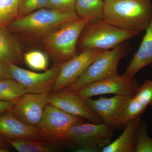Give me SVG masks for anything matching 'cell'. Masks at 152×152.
<instances>
[{"label":"cell","instance_id":"6da1fadb","mask_svg":"<svg viewBox=\"0 0 152 152\" xmlns=\"http://www.w3.org/2000/svg\"><path fill=\"white\" fill-rule=\"evenodd\" d=\"M152 18L150 0H105L103 19L117 28L141 32Z\"/></svg>","mask_w":152,"mask_h":152},{"label":"cell","instance_id":"7a4b0ae2","mask_svg":"<svg viewBox=\"0 0 152 152\" xmlns=\"http://www.w3.org/2000/svg\"><path fill=\"white\" fill-rule=\"evenodd\" d=\"M140 33L122 29L101 19L87 24L82 31L77 45L81 51L87 49L108 50L134 37Z\"/></svg>","mask_w":152,"mask_h":152},{"label":"cell","instance_id":"3957f363","mask_svg":"<svg viewBox=\"0 0 152 152\" xmlns=\"http://www.w3.org/2000/svg\"><path fill=\"white\" fill-rule=\"evenodd\" d=\"M80 19L76 12H64L42 8L18 17L9 24L20 32L45 36L69 23Z\"/></svg>","mask_w":152,"mask_h":152},{"label":"cell","instance_id":"277c9868","mask_svg":"<svg viewBox=\"0 0 152 152\" xmlns=\"http://www.w3.org/2000/svg\"><path fill=\"white\" fill-rule=\"evenodd\" d=\"M130 50L129 44L125 42L115 48L104 51L79 77L64 89L76 92L92 83L118 75L119 63Z\"/></svg>","mask_w":152,"mask_h":152},{"label":"cell","instance_id":"5b68a950","mask_svg":"<svg viewBox=\"0 0 152 152\" xmlns=\"http://www.w3.org/2000/svg\"><path fill=\"white\" fill-rule=\"evenodd\" d=\"M89 19L80 18L44 36V41L55 60L62 64L76 56L78 41Z\"/></svg>","mask_w":152,"mask_h":152},{"label":"cell","instance_id":"8992f818","mask_svg":"<svg viewBox=\"0 0 152 152\" xmlns=\"http://www.w3.org/2000/svg\"><path fill=\"white\" fill-rule=\"evenodd\" d=\"M7 65L12 78L19 82L28 93L50 94L59 73L61 64L40 73L25 69L14 64Z\"/></svg>","mask_w":152,"mask_h":152},{"label":"cell","instance_id":"52a82bcc","mask_svg":"<svg viewBox=\"0 0 152 152\" xmlns=\"http://www.w3.org/2000/svg\"><path fill=\"white\" fill-rule=\"evenodd\" d=\"M139 87L136 79L126 75L113 76L92 83L76 92L83 99L104 94L134 96Z\"/></svg>","mask_w":152,"mask_h":152},{"label":"cell","instance_id":"ba28073f","mask_svg":"<svg viewBox=\"0 0 152 152\" xmlns=\"http://www.w3.org/2000/svg\"><path fill=\"white\" fill-rule=\"evenodd\" d=\"M85 122L83 118L71 115L48 104L37 126L45 138L54 141L68 129Z\"/></svg>","mask_w":152,"mask_h":152},{"label":"cell","instance_id":"9c48e42d","mask_svg":"<svg viewBox=\"0 0 152 152\" xmlns=\"http://www.w3.org/2000/svg\"><path fill=\"white\" fill-rule=\"evenodd\" d=\"M104 51L96 49L84 50L61 64L52 93L64 89L71 85Z\"/></svg>","mask_w":152,"mask_h":152},{"label":"cell","instance_id":"30bf717a","mask_svg":"<svg viewBox=\"0 0 152 152\" xmlns=\"http://www.w3.org/2000/svg\"><path fill=\"white\" fill-rule=\"evenodd\" d=\"M48 104L54 106L64 111L74 115L83 118L94 124L102 123L100 118L93 111L77 92L65 89L50 93Z\"/></svg>","mask_w":152,"mask_h":152},{"label":"cell","instance_id":"8fae6325","mask_svg":"<svg viewBox=\"0 0 152 152\" xmlns=\"http://www.w3.org/2000/svg\"><path fill=\"white\" fill-rule=\"evenodd\" d=\"M49 94L26 93L15 102L10 112L25 124L37 126L48 104Z\"/></svg>","mask_w":152,"mask_h":152},{"label":"cell","instance_id":"7c38bea8","mask_svg":"<svg viewBox=\"0 0 152 152\" xmlns=\"http://www.w3.org/2000/svg\"><path fill=\"white\" fill-rule=\"evenodd\" d=\"M113 136L112 128L105 123H85L68 129L54 141L69 144L76 147L95 139H111Z\"/></svg>","mask_w":152,"mask_h":152},{"label":"cell","instance_id":"4fadbf2b","mask_svg":"<svg viewBox=\"0 0 152 152\" xmlns=\"http://www.w3.org/2000/svg\"><path fill=\"white\" fill-rule=\"evenodd\" d=\"M133 96L115 95L111 98L101 97L86 100L87 104L103 122L113 128L114 123Z\"/></svg>","mask_w":152,"mask_h":152},{"label":"cell","instance_id":"5bb4252c","mask_svg":"<svg viewBox=\"0 0 152 152\" xmlns=\"http://www.w3.org/2000/svg\"><path fill=\"white\" fill-rule=\"evenodd\" d=\"M0 135L7 140L25 139L48 140L42 135L37 126L25 124L10 111L0 115Z\"/></svg>","mask_w":152,"mask_h":152},{"label":"cell","instance_id":"9a60e30c","mask_svg":"<svg viewBox=\"0 0 152 152\" xmlns=\"http://www.w3.org/2000/svg\"><path fill=\"white\" fill-rule=\"evenodd\" d=\"M137 50L128 66L124 75L132 77L142 69L152 64V18Z\"/></svg>","mask_w":152,"mask_h":152},{"label":"cell","instance_id":"2e32d148","mask_svg":"<svg viewBox=\"0 0 152 152\" xmlns=\"http://www.w3.org/2000/svg\"><path fill=\"white\" fill-rule=\"evenodd\" d=\"M142 116L132 120L126 125L122 134L104 147L102 152H135L137 128L141 121Z\"/></svg>","mask_w":152,"mask_h":152},{"label":"cell","instance_id":"e0dca14e","mask_svg":"<svg viewBox=\"0 0 152 152\" xmlns=\"http://www.w3.org/2000/svg\"><path fill=\"white\" fill-rule=\"evenodd\" d=\"M22 60L21 49L18 41L3 25L0 24V61L17 65Z\"/></svg>","mask_w":152,"mask_h":152},{"label":"cell","instance_id":"ac0fdd59","mask_svg":"<svg viewBox=\"0 0 152 152\" xmlns=\"http://www.w3.org/2000/svg\"><path fill=\"white\" fill-rule=\"evenodd\" d=\"M8 143L19 152H52L60 150V142L38 141L25 139L7 140Z\"/></svg>","mask_w":152,"mask_h":152},{"label":"cell","instance_id":"d6986e66","mask_svg":"<svg viewBox=\"0 0 152 152\" xmlns=\"http://www.w3.org/2000/svg\"><path fill=\"white\" fill-rule=\"evenodd\" d=\"M104 6L103 0H76L75 9L80 18L93 21L103 19Z\"/></svg>","mask_w":152,"mask_h":152},{"label":"cell","instance_id":"ffe728a7","mask_svg":"<svg viewBox=\"0 0 152 152\" xmlns=\"http://www.w3.org/2000/svg\"><path fill=\"white\" fill-rule=\"evenodd\" d=\"M148 106L140 103L133 96L114 123L113 128L126 126L129 122L141 116L146 110Z\"/></svg>","mask_w":152,"mask_h":152},{"label":"cell","instance_id":"44dd1931","mask_svg":"<svg viewBox=\"0 0 152 152\" xmlns=\"http://www.w3.org/2000/svg\"><path fill=\"white\" fill-rule=\"evenodd\" d=\"M26 93V90L15 79L0 80V101L15 102Z\"/></svg>","mask_w":152,"mask_h":152},{"label":"cell","instance_id":"7402d4cb","mask_svg":"<svg viewBox=\"0 0 152 152\" xmlns=\"http://www.w3.org/2000/svg\"><path fill=\"white\" fill-rule=\"evenodd\" d=\"M24 60L27 65L36 71H46L48 61L46 55L39 50L31 51L24 55Z\"/></svg>","mask_w":152,"mask_h":152},{"label":"cell","instance_id":"603a6c76","mask_svg":"<svg viewBox=\"0 0 152 152\" xmlns=\"http://www.w3.org/2000/svg\"><path fill=\"white\" fill-rule=\"evenodd\" d=\"M20 0H0V24L12 22L18 17Z\"/></svg>","mask_w":152,"mask_h":152},{"label":"cell","instance_id":"cb8c5ba5","mask_svg":"<svg viewBox=\"0 0 152 152\" xmlns=\"http://www.w3.org/2000/svg\"><path fill=\"white\" fill-rule=\"evenodd\" d=\"M146 123L140 121L137 128L135 152H152V139L148 135Z\"/></svg>","mask_w":152,"mask_h":152},{"label":"cell","instance_id":"d4e9b609","mask_svg":"<svg viewBox=\"0 0 152 152\" xmlns=\"http://www.w3.org/2000/svg\"><path fill=\"white\" fill-rule=\"evenodd\" d=\"M49 2V0H20L18 18L39 9L46 8Z\"/></svg>","mask_w":152,"mask_h":152},{"label":"cell","instance_id":"484cf974","mask_svg":"<svg viewBox=\"0 0 152 152\" xmlns=\"http://www.w3.org/2000/svg\"><path fill=\"white\" fill-rule=\"evenodd\" d=\"M134 96L140 103L152 108V80H146Z\"/></svg>","mask_w":152,"mask_h":152},{"label":"cell","instance_id":"4316f807","mask_svg":"<svg viewBox=\"0 0 152 152\" xmlns=\"http://www.w3.org/2000/svg\"><path fill=\"white\" fill-rule=\"evenodd\" d=\"M110 141V138L95 139L75 147L73 150L75 152H101L104 147L108 145Z\"/></svg>","mask_w":152,"mask_h":152},{"label":"cell","instance_id":"83f0119b","mask_svg":"<svg viewBox=\"0 0 152 152\" xmlns=\"http://www.w3.org/2000/svg\"><path fill=\"white\" fill-rule=\"evenodd\" d=\"M76 0H49L46 8L64 12H76Z\"/></svg>","mask_w":152,"mask_h":152},{"label":"cell","instance_id":"f1b7e54d","mask_svg":"<svg viewBox=\"0 0 152 152\" xmlns=\"http://www.w3.org/2000/svg\"><path fill=\"white\" fill-rule=\"evenodd\" d=\"M15 103V102L0 101V115L10 111Z\"/></svg>","mask_w":152,"mask_h":152},{"label":"cell","instance_id":"f546056e","mask_svg":"<svg viewBox=\"0 0 152 152\" xmlns=\"http://www.w3.org/2000/svg\"><path fill=\"white\" fill-rule=\"evenodd\" d=\"M12 78L9 73L7 65L0 61V79Z\"/></svg>","mask_w":152,"mask_h":152},{"label":"cell","instance_id":"4dcf8cb0","mask_svg":"<svg viewBox=\"0 0 152 152\" xmlns=\"http://www.w3.org/2000/svg\"><path fill=\"white\" fill-rule=\"evenodd\" d=\"M4 138L0 135V152H10V150L7 144V140Z\"/></svg>","mask_w":152,"mask_h":152},{"label":"cell","instance_id":"1f68e13d","mask_svg":"<svg viewBox=\"0 0 152 152\" xmlns=\"http://www.w3.org/2000/svg\"><path fill=\"white\" fill-rule=\"evenodd\" d=\"M1 80V79H0V80Z\"/></svg>","mask_w":152,"mask_h":152},{"label":"cell","instance_id":"d6a6232c","mask_svg":"<svg viewBox=\"0 0 152 152\" xmlns=\"http://www.w3.org/2000/svg\"><path fill=\"white\" fill-rule=\"evenodd\" d=\"M103 1H105V0H103Z\"/></svg>","mask_w":152,"mask_h":152}]
</instances>
